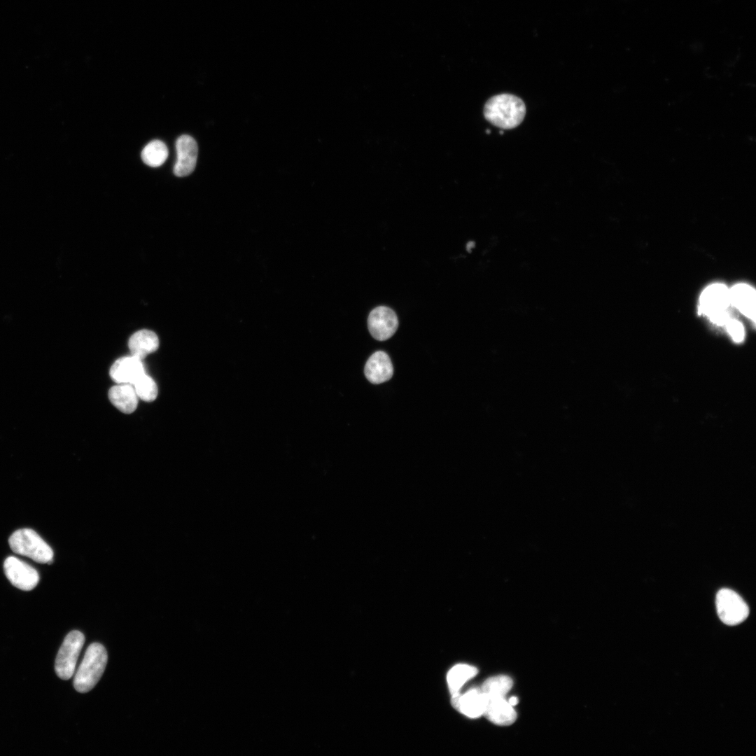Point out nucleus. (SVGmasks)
<instances>
[{"label": "nucleus", "mask_w": 756, "mask_h": 756, "mask_svg": "<svg viewBox=\"0 0 756 756\" xmlns=\"http://www.w3.org/2000/svg\"><path fill=\"white\" fill-rule=\"evenodd\" d=\"M84 642L85 636L80 631H71L66 636L55 660V669L59 678L72 677Z\"/></svg>", "instance_id": "nucleus-5"}, {"label": "nucleus", "mask_w": 756, "mask_h": 756, "mask_svg": "<svg viewBox=\"0 0 756 756\" xmlns=\"http://www.w3.org/2000/svg\"><path fill=\"white\" fill-rule=\"evenodd\" d=\"M731 305L729 289L720 283L706 287L699 298V313L706 316L713 323L725 326L732 318L729 308Z\"/></svg>", "instance_id": "nucleus-3"}, {"label": "nucleus", "mask_w": 756, "mask_h": 756, "mask_svg": "<svg viewBox=\"0 0 756 756\" xmlns=\"http://www.w3.org/2000/svg\"><path fill=\"white\" fill-rule=\"evenodd\" d=\"M144 373L141 360L132 355L117 359L109 371L110 376L115 382L132 385Z\"/></svg>", "instance_id": "nucleus-11"}, {"label": "nucleus", "mask_w": 756, "mask_h": 756, "mask_svg": "<svg viewBox=\"0 0 756 756\" xmlns=\"http://www.w3.org/2000/svg\"><path fill=\"white\" fill-rule=\"evenodd\" d=\"M4 569L10 583L21 590H32L38 583L39 575L36 570L15 556L6 559Z\"/></svg>", "instance_id": "nucleus-7"}, {"label": "nucleus", "mask_w": 756, "mask_h": 756, "mask_svg": "<svg viewBox=\"0 0 756 756\" xmlns=\"http://www.w3.org/2000/svg\"><path fill=\"white\" fill-rule=\"evenodd\" d=\"M12 551L27 556L40 564H51L53 552L51 547L34 530L22 528L15 531L9 538Z\"/></svg>", "instance_id": "nucleus-4"}, {"label": "nucleus", "mask_w": 756, "mask_h": 756, "mask_svg": "<svg viewBox=\"0 0 756 756\" xmlns=\"http://www.w3.org/2000/svg\"><path fill=\"white\" fill-rule=\"evenodd\" d=\"M132 386L138 398L142 400L152 402L158 396V387L155 381L146 373L140 376Z\"/></svg>", "instance_id": "nucleus-20"}, {"label": "nucleus", "mask_w": 756, "mask_h": 756, "mask_svg": "<svg viewBox=\"0 0 756 756\" xmlns=\"http://www.w3.org/2000/svg\"><path fill=\"white\" fill-rule=\"evenodd\" d=\"M108 398L120 411L125 414L132 413L138 404V396L134 386L130 384H118L108 391Z\"/></svg>", "instance_id": "nucleus-15"}, {"label": "nucleus", "mask_w": 756, "mask_h": 756, "mask_svg": "<svg viewBox=\"0 0 756 756\" xmlns=\"http://www.w3.org/2000/svg\"><path fill=\"white\" fill-rule=\"evenodd\" d=\"M512 685L513 681L510 677L499 675L486 680L480 689L485 696H505Z\"/></svg>", "instance_id": "nucleus-19"}, {"label": "nucleus", "mask_w": 756, "mask_h": 756, "mask_svg": "<svg viewBox=\"0 0 756 756\" xmlns=\"http://www.w3.org/2000/svg\"><path fill=\"white\" fill-rule=\"evenodd\" d=\"M477 672V668L468 664H459L453 666L447 677L451 697L458 695L463 685L475 676Z\"/></svg>", "instance_id": "nucleus-17"}, {"label": "nucleus", "mask_w": 756, "mask_h": 756, "mask_svg": "<svg viewBox=\"0 0 756 756\" xmlns=\"http://www.w3.org/2000/svg\"><path fill=\"white\" fill-rule=\"evenodd\" d=\"M177 158L174 167V174L176 176L183 177L192 174L197 159L198 146L192 136L183 134L176 142Z\"/></svg>", "instance_id": "nucleus-9"}, {"label": "nucleus", "mask_w": 756, "mask_h": 756, "mask_svg": "<svg viewBox=\"0 0 756 756\" xmlns=\"http://www.w3.org/2000/svg\"><path fill=\"white\" fill-rule=\"evenodd\" d=\"M526 115L525 104L511 94H500L491 97L484 107V115L492 125L502 129L517 127Z\"/></svg>", "instance_id": "nucleus-1"}, {"label": "nucleus", "mask_w": 756, "mask_h": 756, "mask_svg": "<svg viewBox=\"0 0 756 756\" xmlns=\"http://www.w3.org/2000/svg\"><path fill=\"white\" fill-rule=\"evenodd\" d=\"M107 659V652L102 644L93 643L90 645L74 677L76 690L80 693L90 691L102 677Z\"/></svg>", "instance_id": "nucleus-2"}, {"label": "nucleus", "mask_w": 756, "mask_h": 756, "mask_svg": "<svg viewBox=\"0 0 756 756\" xmlns=\"http://www.w3.org/2000/svg\"><path fill=\"white\" fill-rule=\"evenodd\" d=\"M451 701L457 710L469 718H476L483 715L485 699L479 687L471 688L463 694L453 696Z\"/></svg>", "instance_id": "nucleus-13"}, {"label": "nucleus", "mask_w": 756, "mask_h": 756, "mask_svg": "<svg viewBox=\"0 0 756 756\" xmlns=\"http://www.w3.org/2000/svg\"><path fill=\"white\" fill-rule=\"evenodd\" d=\"M724 327L734 341L741 342L743 340L745 329L743 324L739 321L732 317L727 322Z\"/></svg>", "instance_id": "nucleus-21"}, {"label": "nucleus", "mask_w": 756, "mask_h": 756, "mask_svg": "<svg viewBox=\"0 0 756 756\" xmlns=\"http://www.w3.org/2000/svg\"><path fill=\"white\" fill-rule=\"evenodd\" d=\"M507 701L509 702V704H510L511 706H515V705H517V704H518V701H518V699H517V696H511V697H510V699H509L507 700Z\"/></svg>", "instance_id": "nucleus-22"}, {"label": "nucleus", "mask_w": 756, "mask_h": 756, "mask_svg": "<svg viewBox=\"0 0 756 756\" xmlns=\"http://www.w3.org/2000/svg\"><path fill=\"white\" fill-rule=\"evenodd\" d=\"M159 346L157 335L148 330H141L134 333L128 342L131 355L143 359L155 351Z\"/></svg>", "instance_id": "nucleus-16"}, {"label": "nucleus", "mask_w": 756, "mask_h": 756, "mask_svg": "<svg viewBox=\"0 0 756 756\" xmlns=\"http://www.w3.org/2000/svg\"><path fill=\"white\" fill-rule=\"evenodd\" d=\"M364 372L368 380L374 384L389 380L393 374L390 357L382 351L374 352L367 360Z\"/></svg>", "instance_id": "nucleus-12"}, {"label": "nucleus", "mask_w": 756, "mask_h": 756, "mask_svg": "<svg viewBox=\"0 0 756 756\" xmlns=\"http://www.w3.org/2000/svg\"><path fill=\"white\" fill-rule=\"evenodd\" d=\"M731 304L753 322L755 319V290L746 284H738L729 289Z\"/></svg>", "instance_id": "nucleus-14"}, {"label": "nucleus", "mask_w": 756, "mask_h": 756, "mask_svg": "<svg viewBox=\"0 0 756 756\" xmlns=\"http://www.w3.org/2000/svg\"><path fill=\"white\" fill-rule=\"evenodd\" d=\"M168 149L165 144L160 140L148 143L142 150L141 159L149 167L161 166L167 159Z\"/></svg>", "instance_id": "nucleus-18"}, {"label": "nucleus", "mask_w": 756, "mask_h": 756, "mask_svg": "<svg viewBox=\"0 0 756 756\" xmlns=\"http://www.w3.org/2000/svg\"><path fill=\"white\" fill-rule=\"evenodd\" d=\"M368 326L375 340L385 341L396 332L398 326V317L391 309L384 306L377 307L370 313Z\"/></svg>", "instance_id": "nucleus-8"}, {"label": "nucleus", "mask_w": 756, "mask_h": 756, "mask_svg": "<svg viewBox=\"0 0 756 756\" xmlns=\"http://www.w3.org/2000/svg\"><path fill=\"white\" fill-rule=\"evenodd\" d=\"M716 608L720 620L729 626L741 623L749 614V608L743 599L727 588L721 589L717 593Z\"/></svg>", "instance_id": "nucleus-6"}, {"label": "nucleus", "mask_w": 756, "mask_h": 756, "mask_svg": "<svg viewBox=\"0 0 756 756\" xmlns=\"http://www.w3.org/2000/svg\"><path fill=\"white\" fill-rule=\"evenodd\" d=\"M484 696L485 706L483 715L489 721L497 725L508 726L516 720L517 713L505 696Z\"/></svg>", "instance_id": "nucleus-10"}]
</instances>
